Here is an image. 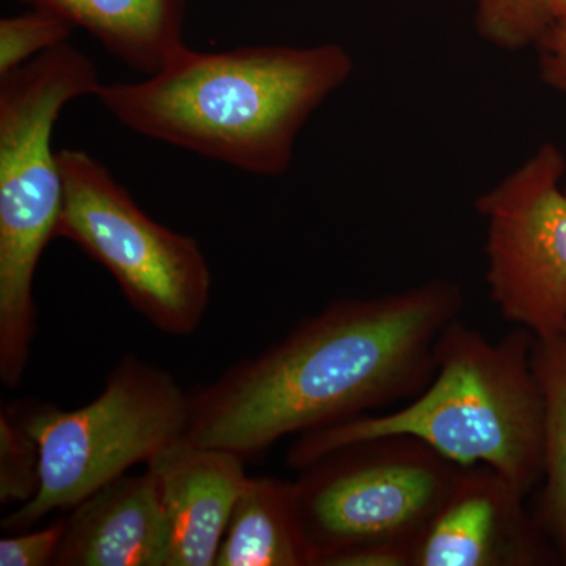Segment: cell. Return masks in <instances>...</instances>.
Segmentation results:
<instances>
[{
    "label": "cell",
    "instance_id": "6da1fadb",
    "mask_svg": "<svg viewBox=\"0 0 566 566\" xmlns=\"http://www.w3.org/2000/svg\"><path fill=\"white\" fill-rule=\"evenodd\" d=\"M464 305L463 286L447 279L334 301L191 395L186 436L248 460L286 436L412 400L433 381L436 340Z\"/></svg>",
    "mask_w": 566,
    "mask_h": 566
},
{
    "label": "cell",
    "instance_id": "7a4b0ae2",
    "mask_svg": "<svg viewBox=\"0 0 566 566\" xmlns=\"http://www.w3.org/2000/svg\"><path fill=\"white\" fill-rule=\"evenodd\" d=\"M354 71L340 44H266L202 52L186 46L137 82L95 98L125 128L260 177L290 169L297 137Z\"/></svg>",
    "mask_w": 566,
    "mask_h": 566
},
{
    "label": "cell",
    "instance_id": "3957f363",
    "mask_svg": "<svg viewBox=\"0 0 566 566\" xmlns=\"http://www.w3.org/2000/svg\"><path fill=\"white\" fill-rule=\"evenodd\" d=\"M534 342L523 327L491 342L458 316L436 340L433 381L411 403L300 434L286 463L301 471L360 439L409 434L457 464L494 469L527 495L542 483L545 468V408L532 367Z\"/></svg>",
    "mask_w": 566,
    "mask_h": 566
},
{
    "label": "cell",
    "instance_id": "277c9868",
    "mask_svg": "<svg viewBox=\"0 0 566 566\" xmlns=\"http://www.w3.org/2000/svg\"><path fill=\"white\" fill-rule=\"evenodd\" d=\"M95 63L70 43L0 76V379L21 386L36 331L33 281L57 238L63 202L54 126L74 99L102 87Z\"/></svg>",
    "mask_w": 566,
    "mask_h": 566
},
{
    "label": "cell",
    "instance_id": "5b68a950",
    "mask_svg": "<svg viewBox=\"0 0 566 566\" xmlns=\"http://www.w3.org/2000/svg\"><path fill=\"white\" fill-rule=\"evenodd\" d=\"M191 409V395L172 375L136 356L125 357L107 376L103 392L82 408L7 409L39 446L40 488L2 527L28 531L52 512L73 509L134 465L147 464L186 434Z\"/></svg>",
    "mask_w": 566,
    "mask_h": 566
},
{
    "label": "cell",
    "instance_id": "8992f818",
    "mask_svg": "<svg viewBox=\"0 0 566 566\" xmlns=\"http://www.w3.org/2000/svg\"><path fill=\"white\" fill-rule=\"evenodd\" d=\"M464 465L409 434L360 439L301 469L297 510L314 566L371 545L416 551Z\"/></svg>",
    "mask_w": 566,
    "mask_h": 566
},
{
    "label": "cell",
    "instance_id": "52a82bcc",
    "mask_svg": "<svg viewBox=\"0 0 566 566\" xmlns=\"http://www.w3.org/2000/svg\"><path fill=\"white\" fill-rule=\"evenodd\" d=\"M63 202L57 238L109 271L129 304L169 335H189L210 304L211 271L193 238L151 219L109 167L59 150Z\"/></svg>",
    "mask_w": 566,
    "mask_h": 566
},
{
    "label": "cell",
    "instance_id": "ba28073f",
    "mask_svg": "<svg viewBox=\"0 0 566 566\" xmlns=\"http://www.w3.org/2000/svg\"><path fill=\"white\" fill-rule=\"evenodd\" d=\"M565 158L554 144L475 200L486 223V285L506 322L536 340L566 335Z\"/></svg>",
    "mask_w": 566,
    "mask_h": 566
},
{
    "label": "cell",
    "instance_id": "9c48e42d",
    "mask_svg": "<svg viewBox=\"0 0 566 566\" xmlns=\"http://www.w3.org/2000/svg\"><path fill=\"white\" fill-rule=\"evenodd\" d=\"M526 495L488 465H464L455 490L416 551L415 566L560 564Z\"/></svg>",
    "mask_w": 566,
    "mask_h": 566
},
{
    "label": "cell",
    "instance_id": "30bf717a",
    "mask_svg": "<svg viewBox=\"0 0 566 566\" xmlns=\"http://www.w3.org/2000/svg\"><path fill=\"white\" fill-rule=\"evenodd\" d=\"M169 531L167 566H212L238 495L248 483L245 458L175 439L147 463Z\"/></svg>",
    "mask_w": 566,
    "mask_h": 566
},
{
    "label": "cell",
    "instance_id": "8fae6325",
    "mask_svg": "<svg viewBox=\"0 0 566 566\" xmlns=\"http://www.w3.org/2000/svg\"><path fill=\"white\" fill-rule=\"evenodd\" d=\"M169 531L150 472L123 474L71 509L55 566H167Z\"/></svg>",
    "mask_w": 566,
    "mask_h": 566
},
{
    "label": "cell",
    "instance_id": "7c38bea8",
    "mask_svg": "<svg viewBox=\"0 0 566 566\" xmlns=\"http://www.w3.org/2000/svg\"><path fill=\"white\" fill-rule=\"evenodd\" d=\"M50 11L93 39L128 69L150 76L188 44V0H18Z\"/></svg>",
    "mask_w": 566,
    "mask_h": 566
},
{
    "label": "cell",
    "instance_id": "4fadbf2b",
    "mask_svg": "<svg viewBox=\"0 0 566 566\" xmlns=\"http://www.w3.org/2000/svg\"><path fill=\"white\" fill-rule=\"evenodd\" d=\"M214 566H314L294 482L249 476L234 502Z\"/></svg>",
    "mask_w": 566,
    "mask_h": 566
},
{
    "label": "cell",
    "instance_id": "5bb4252c",
    "mask_svg": "<svg viewBox=\"0 0 566 566\" xmlns=\"http://www.w3.org/2000/svg\"><path fill=\"white\" fill-rule=\"evenodd\" d=\"M532 367L545 408V468L532 513L566 565V335L535 338Z\"/></svg>",
    "mask_w": 566,
    "mask_h": 566
},
{
    "label": "cell",
    "instance_id": "9a60e30c",
    "mask_svg": "<svg viewBox=\"0 0 566 566\" xmlns=\"http://www.w3.org/2000/svg\"><path fill=\"white\" fill-rule=\"evenodd\" d=\"M474 13L475 31L491 46L520 51L538 46L556 24L553 0H465Z\"/></svg>",
    "mask_w": 566,
    "mask_h": 566
},
{
    "label": "cell",
    "instance_id": "2e32d148",
    "mask_svg": "<svg viewBox=\"0 0 566 566\" xmlns=\"http://www.w3.org/2000/svg\"><path fill=\"white\" fill-rule=\"evenodd\" d=\"M73 28L50 11L32 9L0 20V76L69 43Z\"/></svg>",
    "mask_w": 566,
    "mask_h": 566
},
{
    "label": "cell",
    "instance_id": "e0dca14e",
    "mask_svg": "<svg viewBox=\"0 0 566 566\" xmlns=\"http://www.w3.org/2000/svg\"><path fill=\"white\" fill-rule=\"evenodd\" d=\"M40 488V450L35 439L7 409L0 412V502L28 504Z\"/></svg>",
    "mask_w": 566,
    "mask_h": 566
},
{
    "label": "cell",
    "instance_id": "ac0fdd59",
    "mask_svg": "<svg viewBox=\"0 0 566 566\" xmlns=\"http://www.w3.org/2000/svg\"><path fill=\"white\" fill-rule=\"evenodd\" d=\"M66 520H57L50 526L0 539V566L54 565Z\"/></svg>",
    "mask_w": 566,
    "mask_h": 566
},
{
    "label": "cell",
    "instance_id": "d6986e66",
    "mask_svg": "<svg viewBox=\"0 0 566 566\" xmlns=\"http://www.w3.org/2000/svg\"><path fill=\"white\" fill-rule=\"evenodd\" d=\"M542 80L566 92V24H556L538 43Z\"/></svg>",
    "mask_w": 566,
    "mask_h": 566
},
{
    "label": "cell",
    "instance_id": "ffe728a7",
    "mask_svg": "<svg viewBox=\"0 0 566 566\" xmlns=\"http://www.w3.org/2000/svg\"><path fill=\"white\" fill-rule=\"evenodd\" d=\"M553 2L554 11H556V24H566V0H553Z\"/></svg>",
    "mask_w": 566,
    "mask_h": 566
},
{
    "label": "cell",
    "instance_id": "44dd1931",
    "mask_svg": "<svg viewBox=\"0 0 566 566\" xmlns=\"http://www.w3.org/2000/svg\"><path fill=\"white\" fill-rule=\"evenodd\" d=\"M565 191H566V189H565Z\"/></svg>",
    "mask_w": 566,
    "mask_h": 566
}]
</instances>
